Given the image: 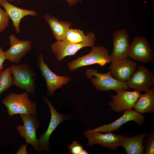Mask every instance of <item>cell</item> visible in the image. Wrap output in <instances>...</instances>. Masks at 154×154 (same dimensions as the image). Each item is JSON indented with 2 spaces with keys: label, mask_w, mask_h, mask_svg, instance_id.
Instances as JSON below:
<instances>
[{
  "label": "cell",
  "mask_w": 154,
  "mask_h": 154,
  "mask_svg": "<svg viewBox=\"0 0 154 154\" xmlns=\"http://www.w3.org/2000/svg\"><path fill=\"white\" fill-rule=\"evenodd\" d=\"M20 116L23 125H19L17 127V131L21 136L24 138L26 143L30 144L37 151L38 150V139L36 136V131L39 127L40 122L37 115L22 114Z\"/></svg>",
  "instance_id": "obj_7"
},
{
  "label": "cell",
  "mask_w": 154,
  "mask_h": 154,
  "mask_svg": "<svg viewBox=\"0 0 154 154\" xmlns=\"http://www.w3.org/2000/svg\"><path fill=\"white\" fill-rule=\"evenodd\" d=\"M44 18L49 25L53 36L56 41H62L65 38L68 30L71 27V22L62 20L60 21L57 18L48 13L44 16Z\"/></svg>",
  "instance_id": "obj_19"
},
{
  "label": "cell",
  "mask_w": 154,
  "mask_h": 154,
  "mask_svg": "<svg viewBox=\"0 0 154 154\" xmlns=\"http://www.w3.org/2000/svg\"><path fill=\"white\" fill-rule=\"evenodd\" d=\"M7 59L5 52H4L2 48L0 46V72L4 68V62Z\"/></svg>",
  "instance_id": "obj_26"
},
{
  "label": "cell",
  "mask_w": 154,
  "mask_h": 154,
  "mask_svg": "<svg viewBox=\"0 0 154 154\" xmlns=\"http://www.w3.org/2000/svg\"><path fill=\"white\" fill-rule=\"evenodd\" d=\"M10 67L0 72V96L13 84V77Z\"/></svg>",
  "instance_id": "obj_22"
},
{
  "label": "cell",
  "mask_w": 154,
  "mask_h": 154,
  "mask_svg": "<svg viewBox=\"0 0 154 154\" xmlns=\"http://www.w3.org/2000/svg\"><path fill=\"white\" fill-rule=\"evenodd\" d=\"M89 36V32L85 35L83 31L80 29L70 28L62 41L67 43H79L87 40Z\"/></svg>",
  "instance_id": "obj_21"
},
{
  "label": "cell",
  "mask_w": 154,
  "mask_h": 154,
  "mask_svg": "<svg viewBox=\"0 0 154 154\" xmlns=\"http://www.w3.org/2000/svg\"><path fill=\"white\" fill-rule=\"evenodd\" d=\"M0 2H1V1H0Z\"/></svg>",
  "instance_id": "obj_31"
},
{
  "label": "cell",
  "mask_w": 154,
  "mask_h": 154,
  "mask_svg": "<svg viewBox=\"0 0 154 154\" xmlns=\"http://www.w3.org/2000/svg\"><path fill=\"white\" fill-rule=\"evenodd\" d=\"M85 135L88 140L87 145L90 147L98 144L111 150H115L119 146L121 135L116 134L112 132L103 134L100 132L95 131Z\"/></svg>",
  "instance_id": "obj_16"
},
{
  "label": "cell",
  "mask_w": 154,
  "mask_h": 154,
  "mask_svg": "<svg viewBox=\"0 0 154 154\" xmlns=\"http://www.w3.org/2000/svg\"><path fill=\"white\" fill-rule=\"evenodd\" d=\"M27 92L17 94L11 93L2 100L10 117L16 114L37 115V103L32 101Z\"/></svg>",
  "instance_id": "obj_1"
},
{
  "label": "cell",
  "mask_w": 154,
  "mask_h": 154,
  "mask_svg": "<svg viewBox=\"0 0 154 154\" xmlns=\"http://www.w3.org/2000/svg\"><path fill=\"white\" fill-rule=\"evenodd\" d=\"M145 154H154V130L150 132L145 138L143 141Z\"/></svg>",
  "instance_id": "obj_23"
},
{
  "label": "cell",
  "mask_w": 154,
  "mask_h": 154,
  "mask_svg": "<svg viewBox=\"0 0 154 154\" xmlns=\"http://www.w3.org/2000/svg\"><path fill=\"white\" fill-rule=\"evenodd\" d=\"M116 92V95H111L112 100L108 103L112 110L116 113L132 109L141 94L140 91L137 90L129 91L120 90Z\"/></svg>",
  "instance_id": "obj_11"
},
{
  "label": "cell",
  "mask_w": 154,
  "mask_h": 154,
  "mask_svg": "<svg viewBox=\"0 0 154 154\" xmlns=\"http://www.w3.org/2000/svg\"><path fill=\"white\" fill-rule=\"evenodd\" d=\"M146 133H141L133 137L121 135L119 146L123 147L127 154H143L145 147L143 141L147 135Z\"/></svg>",
  "instance_id": "obj_17"
},
{
  "label": "cell",
  "mask_w": 154,
  "mask_h": 154,
  "mask_svg": "<svg viewBox=\"0 0 154 154\" xmlns=\"http://www.w3.org/2000/svg\"><path fill=\"white\" fill-rule=\"evenodd\" d=\"M9 38L10 46L5 52L6 59L12 62L19 64L22 58L31 50V42L19 39L14 34L10 35Z\"/></svg>",
  "instance_id": "obj_15"
},
{
  "label": "cell",
  "mask_w": 154,
  "mask_h": 154,
  "mask_svg": "<svg viewBox=\"0 0 154 154\" xmlns=\"http://www.w3.org/2000/svg\"><path fill=\"white\" fill-rule=\"evenodd\" d=\"M37 63L42 75L46 80L47 96L53 95L56 89L62 87L63 85L67 84L70 81L69 77L65 76H60L52 72L44 62L42 53H40L38 56Z\"/></svg>",
  "instance_id": "obj_8"
},
{
  "label": "cell",
  "mask_w": 154,
  "mask_h": 154,
  "mask_svg": "<svg viewBox=\"0 0 154 154\" xmlns=\"http://www.w3.org/2000/svg\"><path fill=\"white\" fill-rule=\"evenodd\" d=\"M113 50L110 56L112 61L128 58L130 49L129 34L125 29L112 34Z\"/></svg>",
  "instance_id": "obj_13"
},
{
  "label": "cell",
  "mask_w": 154,
  "mask_h": 154,
  "mask_svg": "<svg viewBox=\"0 0 154 154\" xmlns=\"http://www.w3.org/2000/svg\"><path fill=\"white\" fill-rule=\"evenodd\" d=\"M0 0L1 1H4V0ZM9 0V1H11V0Z\"/></svg>",
  "instance_id": "obj_30"
},
{
  "label": "cell",
  "mask_w": 154,
  "mask_h": 154,
  "mask_svg": "<svg viewBox=\"0 0 154 154\" xmlns=\"http://www.w3.org/2000/svg\"><path fill=\"white\" fill-rule=\"evenodd\" d=\"M126 82L129 88L145 91L154 85V74L147 67L140 64Z\"/></svg>",
  "instance_id": "obj_12"
},
{
  "label": "cell",
  "mask_w": 154,
  "mask_h": 154,
  "mask_svg": "<svg viewBox=\"0 0 154 154\" xmlns=\"http://www.w3.org/2000/svg\"><path fill=\"white\" fill-rule=\"evenodd\" d=\"M85 75L87 78L91 79L95 89L98 91H106L113 90L116 91L129 89L126 82L118 80L113 77L110 71L102 74L99 73L97 70L87 69Z\"/></svg>",
  "instance_id": "obj_2"
},
{
  "label": "cell",
  "mask_w": 154,
  "mask_h": 154,
  "mask_svg": "<svg viewBox=\"0 0 154 154\" xmlns=\"http://www.w3.org/2000/svg\"><path fill=\"white\" fill-rule=\"evenodd\" d=\"M154 54L150 44L143 36H136L130 45L128 57L133 60L149 63L153 60Z\"/></svg>",
  "instance_id": "obj_9"
},
{
  "label": "cell",
  "mask_w": 154,
  "mask_h": 154,
  "mask_svg": "<svg viewBox=\"0 0 154 154\" xmlns=\"http://www.w3.org/2000/svg\"><path fill=\"white\" fill-rule=\"evenodd\" d=\"M68 152L71 154H80L84 149L83 146L78 141H74L68 147Z\"/></svg>",
  "instance_id": "obj_25"
},
{
  "label": "cell",
  "mask_w": 154,
  "mask_h": 154,
  "mask_svg": "<svg viewBox=\"0 0 154 154\" xmlns=\"http://www.w3.org/2000/svg\"><path fill=\"white\" fill-rule=\"evenodd\" d=\"M111 60L108 50L103 46H93L88 54L79 57L68 63V68L72 71L84 66L95 64L104 66L107 63H111Z\"/></svg>",
  "instance_id": "obj_4"
},
{
  "label": "cell",
  "mask_w": 154,
  "mask_h": 154,
  "mask_svg": "<svg viewBox=\"0 0 154 154\" xmlns=\"http://www.w3.org/2000/svg\"><path fill=\"white\" fill-rule=\"evenodd\" d=\"M10 67L13 75V84L28 93L34 94L36 88L34 78L37 76L35 71L25 62Z\"/></svg>",
  "instance_id": "obj_3"
},
{
  "label": "cell",
  "mask_w": 154,
  "mask_h": 154,
  "mask_svg": "<svg viewBox=\"0 0 154 154\" xmlns=\"http://www.w3.org/2000/svg\"><path fill=\"white\" fill-rule=\"evenodd\" d=\"M28 143H26L25 145H21L19 150L15 153L16 154H27V147Z\"/></svg>",
  "instance_id": "obj_27"
},
{
  "label": "cell",
  "mask_w": 154,
  "mask_h": 154,
  "mask_svg": "<svg viewBox=\"0 0 154 154\" xmlns=\"http://www.w3.org/2000/svg\"><path fill=\"white\" fill-rule=\"evenodd\" d=\"M43 98L48 106L51 112V119L50 123L46 131L42 134L38 139V150L40 154L44 151L50 150L49 139L54 131L60 123L70 119L72 116L61 114L58 112L53 106L50 100L45 96Z\"/></svg>",
  "instance_id": "obj_5"
},
{
  "label": "cell",
  "mask_w": 154,
  "mask_h": 154,
  "mask_svg": "<svg viewBox=\"0 0 154 154\" xmlns=\"http://www.w3.org/2000/svg\"><path fill=\"white\" fill-rule=\"evenodd\" d=\"M9 18L7 13L0 7V33L8 26Z\"/></svg>",
  "instance_id": "obj_24"
},
{
  "label": "cell",
  "mask_w": 154,
  "mask_h": 154,
  "mask_svg": "<svg viewBox=\"0 0 154 154\" xmlns=\"http://www.w3.org/2000/svg\"><path fill=\"white\" fill-rule=\"evenodd\" d=\"M0 5L4 8L5 11L11 19L15 32L17 33L20 32V23L23 18L27 15L36 16L37 15L35 10L20 8L10 3L7 0L1 1Z\"/></svg>",
  "instance_id": "obj_18"
},
{
  "label": "cell",
  "mask_w": 154,
  "mask_h": 154,
  "mask_svg": "<svg viewBox=\"0 0 154 154\" xmlns=\"http://www.w3.org/2000/svg\"><path fill=\"white\" fill-rule=\"evenodd\" d=\"M123 115L114 122L107 125L104 124L92 129L86 130L84 134L94 132H100L102 133H108L118 130L123 125L130 121H134L138 125H141L145 123V117L134 110H126Z\"/></svg>",
  "instance_id": "obj_10"
},
{
  "label": "cell",
  "mask_w": 154,
  "mask_h": 154,
  "mask_svg": "<svg viewBox=\"0 0 154 154\" xmlns=\"http://www.w3.org/2000/svg\"><path fill=\"white\" fill-rule=\"evenodd\" d=\"M89 36L87 40L79 43L66 42L56 41L51 45L52 51L56 56L57 60L61 61L67 56L74 55L81 48L87 46L92 47L96 40L95 34L89 31Z\"/></svg>",
  "instance_id": "obj_6"
},
{
  "label": "cell",
  "mask_w": 154,
  "mask_h": 154,
  "mask_svg": "<svg viewBox=\"0 0 154 154\" xmlns=\"http://www.w3.org/2000/svg\"><path fill=\"white\" fill-rule=\"evenodd\" d=\"M108 68L114 78L126 82L136 70L138 64L129 58L112 61Z\"/></svg>",
  "instance_id": "obj_14"
},
{
  "label": "cell",
  "mask_w": 154,
  "mask_h": 154,
  "mask_svg": "<svg viewBox=\"0 0 154 154\" xmlns=\"http://www.w3.org/2000/svg\"><path fill=\"white\" fill-rule=\"evenodd\" d=\"M133 110L142 114L154 112V87L141 94L133 107Z\"/></svg>",
  "instance_id": "obj_20"
},
{
  "label": "cell",
  "mask_w": 154,
  "mask_h": 154,
  "mask_svg": "<svg viewBox=\"0 0 154 154\" xmlns=\"http://www.w3.org/2000/svg\"><path fill=\"white\" fill-rule=\"evenodd\" d=\"M67 2L70 6H73L78 2H80L81 0H65Z\"/></svg>",
  "instance_id": "obj_28"
},
{
  "label": "cell",
  "mask_w": 154,
  "mask_h": 154,
  "mask_svg": "<svg viewBox=\"0 0 154 154\" xmlns=\"http://www.w3.org/2000/svg\"><path fill=\"white\" fill-rule=\"evenodd\" d=\"M89 153L86 150L83 149L81 152L80 154H88Z\"/></svg>",
  "instance_id": "obj_29"
}]
</instances>
